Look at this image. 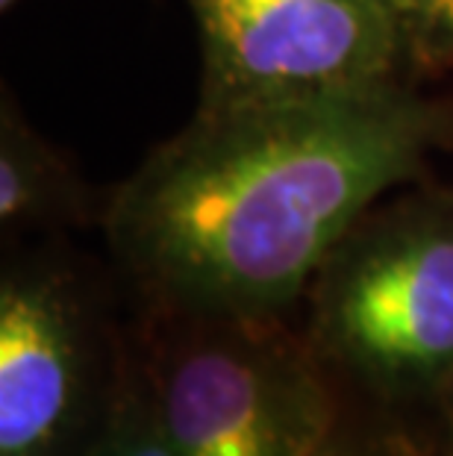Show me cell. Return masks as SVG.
I'll return each instance as SVG.
<instances>
[{"mask_svg":"<svg viewBox=\"0 0 453 456\" xmlns=\"http://www.w3.org/2000/svg\"><path fill=\"white\" fill-rule=\"evenodd\" d=\"M453 151V101L412 77L368 92L195 110L103 203L139 315H292L374 203Z\"/></svg>","mask_w":453,"mask_h":456,"instance_id":"1","label":"cell"},{"mask_svg":"<svg viewBox=\"0 0 453 456\" xmlns=\"http://www.w3.org/2000/svg\"><path fill=\"white\" fill-rule=\"evenodd\" d=\"M301 309L351 403L430 433L453 386V189L418 180L374 203L321 262Z\"/></svg>","mask_w":453,"mask_h":456,"instance_id":"2","label":"cell"},{"mask_svg":"<svg viewBox=\"0 0 453 456\" xmlns=\"http://www.w3.org/2000/svg\"><path fill=\"white\" fill-rule=\"evenodd\" d=\"M153 410L177 456H318L344 395L288 315H139Z\"/></svg>","mask_w":453,"mask_h":456,"instance_id":"3","label":"cell"},{"mask_svg":"<svg viewBox=\"0 0 453 456\" xmlns=\"http://www.w3.org/2000/svg\"><path fill=\"white\" fill-rule=\"evenodd\" d=\"M136 356L109 286L44 239L0 271V456H89Z\"/></svg>","mask_w":453,"mask_h":456,"instance_id":"4","label":"cell"},{"mask_svg":"<svg viewBox=\"0 0 453 456\" xmlns=\"http://www.w3.org/2000/svg\"><path fill=\"white\" fill-rule=\"evenodd\" d=\"M186 4L200 45L204 112L339 98L412 77L394 0Z\"/></svg>","mask_w":453,"mask_h":456,"instance_id":"5","label":"cell"},{"mask_svg":"<svg viewBox=\"0 0 453 456\" xmlns=\"http://www.w3.org/2000/svg\"><path fill=\"white\" fill-rule=\"evenodd\" d=\"M103 207L77 165L24 118L15 94L0 103V230L6 239H60L71 227L101 221Z\"/></svg>","mask_w":453,"mask_h":456,"instance_id":"6","label":"cell"},{"mask_svg":"<svg viewBox=\"0 0 453 456\" xmlns=\"http://www.w3.org/2000/svg\"><path fill=\"white\" fill-rule=\"evenodd\" d=\"M318 456H439L427 430L344 397V412Z\"/></svg>","mask_w":453,"mask_h":456,"instance_id":"7","label":"cell"},{"mask_svg":"<svg viewBox=\"0 0 453 456\" xmlns=\"http://www.w3.org/2000/svg\"><path fill=\"white\" fill-rule=\"evenodd\" d=\"M89 456H177L166 430H162L157 410H153L150 389L139 359V345L121 401Z\"/></svg>","mask_w":453,"mask_h":456,"instance_id":"8","label":"cell"},{"mask_svg":"<svg viewBox=\"0 0 453 456\" xmlns=\"http://www.w3.org/2000/svg\"><path fill=\"white\" fill-rule=\"evenodd\" d=\"M412 77L453 68V0H394Z\"/></svg>","mask_w":453,"mask_h":456,"instance_id":"9","label":"cell"},{"mask_svg":"<svg viewBox=\"0 0 453 456\" xmlns=\"http://www.w3.org/2000/svg\"><path fill=\"white\" fill-rule=\"evenodd\" d=\"M430 436H433V442L439 444L441 453L453 456V386L448 389V395L439 401L436 412H433V419H430Z\"/></svg>","mask_w":453,"mask_h":456,"instance_id":"10","label":"cell"},{"mask_svg":"<svg viewBox=\"0 0 453 456\" xmlns=\"http://www.w3.org/2000/svg\"><path fill=\"white\" fill-rule=\"evenodd\" d=\"M18 4V0H0V9H4V12H9V9H12Z\"/></svg>","mask_w":453,"mask_h":456,"instance_id":"11","label":"cell"},{"mask_svg":"<svg viewBox=\"0 0 453 456\" xmlns=\"http://www.w3.org/2000/svg\"><path fill=\"white\" fill-rule=\"evenodd\" d=\"M436 448H439V444H436ZM439 456H448V453H441V451H439Z\"/></svg>","mask_w":453,"mask_h":456,"instance_id":"12","label":"cell"}]
</instances>
